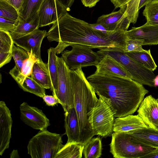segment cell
<instances>
[{"label":"cell","instance_id":"1","mask_svg":"<svg viewBox=\"0 0 158 158\" xmlns=\"http://www.w3.org/2000/svg\"><path fill=\"white\" fill-rule=\"evenodd\" d=\"M126 32L106 37L92 28L88 23L72 16L67 12L53 24L47 33L49 41L58 42L55 48L56 54L73 44L90 46L105 51H124L127 37Z\"/></svg>","mask_w":158,"mask_h":158},{"label":"cell","instance_id":"2","mask_svg":"<svg viewBox=\"0 0 158 158\" xmlns=\"http://www.w3.org/2000/svg\"><path fill=\"white\" fill-rule=\"evenodd\" d=\"M86 78L97 94L110 99L116 112L115 117L134 113L149 92L132 79L94 73Z\"/></svg>","mask_w":158,"mask_h":158},{"label":"cell","instance_id":"3","mask_svg":"<svg viewBox=\"0 0 158 158\" xmlns=\"http://www.w3.org/2000/svg\"><path fill=\"white\" fill-rule=\"evenodd\" d=\"M70 75L74 94V107L79 125L80 143L84 146L95 135L88 121L87 114L98 98L81 68L70 70Z\"/></svg>","mask_w":158,"mask_h":158},{"label":"cell","instance_id":"4","mask_svg":"<svg viewBox=\"0 0 158 158\" xmlns=\"http://www.w3.org/2000/svg\"><path fill=\"white\" fill-rule=\"evenodd\" d=\"M110 152L115 158H139L157 148L145 144L127 132L112 135Z\"/></svg>","mask_w":158,"mask_h":158},{"label":"cell","instance_id":"5","mask_svg":"<svg viewBox=\"0 0 158 158\" xmlns=\"http://www.w3.org/2000/svg\"><path fill=\"white\" fill-rule=\"evenodd\" d=\"M94 106L87 114L88 120L95 135L112 136L116 111L110 99L100 94Z\"/></svg>","mask_w":158,"mask_h":158},{"label":"cell","instance_id":"6","mask_svg":"<svg viewBox=\"0 0 158 158\" xmlns=\"http://www.w3.org/2000/svg\"><path fill=\"white\" fill-rule=\"evenodd\" d=\"M63 146L60 134L41 130L29 140L27 153L32 158H55Z\"/></svg>","mask_w":158,"mask_h":158},{"label":"cell","instance_id":"7","mask_svg":"<svg viewBox=\"0 0 158 158\" xmlns=\"http://www.w3.org/2000/svg\"><path fill=\"white\" fill-rule=\"evenodd\" d=\"M97 52L101 56H110L120 64L132 77V79L143 85L154 86L156 76L153 71L136 62L121 51L99 50Z\"/></svg>","mask_w":158,"mask_h":158},{"label":"cell","instance_id":"8","mask_svg":"<svg viewBox=\"0 0 158 158\" xmlns=\"http://www.w3.org/2000/svg\"><path fill=\"white\" fill-rule=\"evenodd\" d=\"M70 50L62 52L61 57L70 70L82 67L96 66L102 56L92 50V47L76 44H71Z\"/></svg>","mask_w":158,"mask_h":158},{"label":"cell","instance_id":"9","mask_svg":"<svg viewBox=\"0 0 158 158\" xmlns=\"http://www.w3.org/2000/svg\"><path fill=\"white\" fill-rule=\"evenodd\" d=\"M57 87L53 96L60 101L64 111L74 107V94L71 80L70 69L61 57L57 56Z\"/></svg>","mask_w":158,"mask_h":158},{"label":"cell","instance_id":"10","mask_svg":"<svg viewBox=\"0 0 158 158\" xmlns=\"http://www.w3.org/2000/svg\"><path fill=\"white\" fill-rule=\"evenodd\" d=\"M20 118L26 125L40 131L47 130L50 121L42 111L23 102L19 106Z\"/></svg>","mask_w":158,"mask_h":158},{"label":"cell","instance_id":"11","mask_svg":"<svg viewBox=\"0 0 158 158\" xmlns=\"http://www.w3.org/2000/svg\"><path fill=\"white\" fill-rule=\"evenodd\" d=\"M67 12L57 0H44L38 14L39 27L54 23Z\"/></svg>","mask_w":158,"mask_h":158},{"label":"cell","instance_id":"12","mask_svg":"<svg viewBox=\"0 0 158 158\" xmlns=\"http://www.w3.org/2000/svg\"><path fill=\"white\" fill-rule=\"evenodd\" d=\"M127 7V4L117 11L102 15L98 18L96 23L101 24L109 31L126 32L131 23L125 14Z\"/></svg>","mask_w":158,"mask_h":158},{"label":"cell","instance_id":"13","mask_svg":"<svg viewBox=\"0 0 158 158\" xmlns=\"http://www.w3.org/2000/svg\"><path fill=\"white\" fill-rule=\"evenodd\" d=\"M138 115L149 127L158 131V101L152 95L144 98L137 110Z\"/></svg>","mask_w":158,"mask_h":158},{"label":"cell","instance_id":"14","mask_svg":"<svg viewBox=\"0 0 158 158\" xmlns=\"http://www.w3.org/2000/svg\"><path fill=\"white\" fill-rule=\"evenodd\" d=\"M47 32L45 30L39 29L19 38L13 39L14 44L27 52H31L35 57L42 60L40 55V47L43 39L47 37Z\"/></svg>","mask_w":158,"mask_h":158},{"label":"cell","instance_id":"15","mask_svg":"<svg viewBox=\"0 0 158 158\" xmlns=\"http://www.w3.org/2000/svg\"><path fill=\"white\" fill-rule=\"evenodd\" d=\"M13 123L10 110L3 101L0 102V155L8 148Z\"/></svg>","mask_w":158,"mask_h":158},{"label":"cell","instance_id":"16","mask_svg":"<svg viewBox=\"0 0 158 158\" xmlns=\"http://www.w3.org/2000/svg\"><path fill=\"white\" fill-rule=\"evenodd\" d=\"M101 56L100 61L95 66L96 69L94 74L132 79L125 69L112 57L107 55Z\"/></svg>","mask_w":158,"mask_h":158},{"label":"cell","instance_id":"17","mask_svg":"<svg viewBox=\"0 0 158 158\" xmlns=\"http://www.w3.org/2000/svg\"><path fill=\"white\" fill-rule=\"evenodd\" d=\"M126 33L128 38L142 40L143 45L158 44V25L146 23L139 27H132Z\"/></svg>","mask_w":158,"mask_h":158},{"label":"cell","instance_id":"18","mask_svg":"<svg viewBox=\"0 0 158 158\" xmlns=\"http://www.w3.org/2000/svg\"><path fill=\"white\" fill-rule=\"evenodd\" d=\"M148 127L138 115L130 114L115 119L113 132H126Z\"/></svg>","mask_w":158,"mask_h":158},{"label":"cell","instance_id":"19","mask_svg":"<svg viewBox=\"0 0 158 158\" xmlns=\"http://www.w3.org/2000/svg\"><path fill=\"white\" fill-rule=\"evenodd\" d=\"M64 115L65 130L64 134L66 135L68 137L67 142H74L80 143L79 125L77 115L74 107L65 112Z\"/></svg>","mask_w":158,"mask_h":158},{"label":"cell","instance_id":"20","mask_svg":"<svg viewBox=\"0 0 158 158\" xmlns=\"http://www.w3.org/2000/svg\"><path fill=\"white\" fill-rule=\"evenodd\" d=\"M31 77L42 87L46 89L52 88L51 81L48 63L39 59L33 65Z\"/></svg>","mask_w":158,"mask_h":158},{"label":"cell","instance_id":"21","mask_svg":"<svg viewBox=\"0 0 158 158\" xmlns=\"http://www.w3.org/2000/svg\"><path fill=\"white\" fill-rule=\"evenodd\" d=\"M14 44L10 32L0 30V68L10 61Z\"/></svg>","mask_w":158,"mask_h":158},{"label":"cell","instance_id":"22","mask_svg":"<svg viewBox=\"0 0 158 158\" xmlns=\"http://www.w3.org/2000/svg\"><path fill=\"white\" fill-rule=\"evenodd\" d=\"M44 1L24 0L19 11V20H29L38 16L39 10Z\"/></svg>","mask_w":158,"mask_h":158},{"label":"cell","instance_id":"23","mask_svg":"<svg viewBox=\"0 0 158 158\" xmlns=\"http://www.w3.org/2000/svg\"><path fill=\"white\" fill-rule=\"evenodd\" d=\"M142 142L158 149V131L149 127L127 132Z\"/></svg>","mask_w":158,"mask_h":158},{"label":"cell","instance_id":"24","mask_svg":"<svg viewBox=\"0 0 158 158\" xmlns=\"http://www.w3.org/2000/svg\"><path fill=\"white\" fill-rule=\"evenodd\" d=\"M39 28L38 16L27 21L19 20L16 29L10 34L13 39L19 38L27 35Z\"/></svg>","mask_w":158,"mask_h":158},{"label":"cell","instance_id":"25","mask_svg":"<svg viewBox=\"0 0 158 158\" xmlns=\"http://www.w3.org/2000/svg\"><path fill=\"white\" fill-rule=\"evenodd\" d=\"M84 145L80 143L67 142L56 154L55 158H81Z\"/></svg>","mask_w":158,"mask_h":158},{"label":"cell","instance_id":"26","mask_svg":"<svg viewBox=\"0 0 158 158\" xmlns=\"http://www.w3.org/2000/svg\"><path fill=\"white\" fill-rule=\"evenodd\" d=\"M24 91L42 98L46 95L45 89L35 81L31 76H27L15 80Z\"/></svg>","mask_w":158,"mask_h":158},{"label":"cell","instance_id":"27","mask_svg":"<svg viewBox=\"0 0 158 158\" xmlns=\"http://www.w3.org/2000/svg\"><path fill=\"white\" fill-rule=\"evenodd\" d=\"M48 70L50 76L52 88L51 89L54 96L56 90L58 83V70L56 52L55 48H51L48 50Z\"/></svg>","mask_w":158,"mask_h":158},{"label":"cell","instance_id":"28","mask_svg":"<svg viewBox=\"0 0 158 158\" xmlns=\"http://www.w3.org/2000/svg\"><path fill=\"white\" fill-rule=\"evenodd\" d=\"M124 52L136 62L149 69L153 71L156 69L157 66L151 55L150 49L147 52Z\"/></svg>","mask_w":158,"mask_h":158},{"label":"cell","instance_id":"29","mask_svg":"<svg viewBox=\"0 0 158 158\" xmlns=\"http://www.w3.org/2000/svg\"><path fill=\"white\" fill-rule=\"evenodd\" d=\"M27 52L29 56V57L24 62L21 71L20 72L15 66L9 72L10 74L14 80L31 76L34 64L38 59L35 57L31 52Z\"/></svg>","mask_w":158,"mask_h":158},{"label":"cell","instance_id":"30","mask_svg":"<svg viewBox=\"0 0 158 158\" xmlns=\"http://www.w3.org/2000/svg\"><path fill=\"white\" fill-rule=\"evenodd\" d=\"M102 150L100 138H92L84 145L83 154L85 158H98L101 156Z\"/></svg>","mask_w":158,"mask_h":158},{"label":"cell","instance_id":"31","mask_svg":"<svg viewBox=\"0 0 158 158\" xmlns=\"http://www.w3.org/2000/svg\"><path fill=\"white\" fill-rule=\"evenodd\" d=\"M143 14L146 19V23L158 25V0H152L147 3Z\"/></svg>","mask_w":158,"mask_h":158},{"label":"cell","instance_id":"32","mask_svg":"<svg viewBox=\"0 0 158 158\" xmlns=\"http://www.w3.org/2000/svg\"><path fill=\"white\" fill-rule=\"evenodd\" d=\"M0 17L19 21L18 11L6 1L0 0Z\"/></svg>","mask_w":158,"mask_h":158},{"label":"cell","instance_id":"33","mask_svg":"<svg viewBox=\"0 0 158 158\" xmlns=\"http://www.w3.org/2000/svg\"><path fill=\"white\" fill-rule=\"evenodd\" d=\"M12 57L15 63V66L20 72L25 60L29 56L26 50L19 47L15 46L14 44L12 47Z\"/></svg>","mask_w":158,"mask_h":158},{"label":"cell","instance_id":"34","mask_svg":"<svg viewBox=\"0 0 158 158\" xmlns=\"http://www.w3.org/2000/svg\"><path fill=\"white\" fill-rule=\"evenodd\" d=\"M140 0H130L127 3L125 14L131 23H135L137 20L139 10L138 7Z\"/></svg>","mask_w":158,"mask_h":158},{"label":"cell","instance_id":"35","mask_svg":"<svg viewBox=\"0 0 158 158\" xmlns=\"http://www.w3.org/2000/svg\"><path fill=\"white\" fill-rule=\"evenodd\" d=\"M143 41L142 40L132 39L127 38L124 52H147L142 47Z\"/></svg>","mask_w":158,"mask_h":158},{"label":"cell","instance_id":"36","mask_svg":"<svg viewBox=\"0 0 158 158\" xmlns=\"http://www.w3.org/2000/svg\"><path fill=\"white\" fill-rule=\"evenodd\" d=\"M18 22L19 21L12 20L0 17V30L11 32L16 29Z\"/></svg>","mask_w":158,"mask_h":158},{"label":"cell","instance_id":"37","mask_svg":"<svg viewBox=\"0 0 158 158\" xmlns=\"http://www.w3.org/2000/svg\"><path fill=\"white\" fill-rule=\"evenodd\" d=\"M46 104L49 106H54L58 103L60 104L58 99L52 95H45L42 97Z\"/></svg>","mask_w":158,"mask_h":158},{"label":"cell","instance_id":"38","mask_svg":"<svg viewBox=\"0 0 158 158\" xmlns=\"http://www.w3.org/2000/svg\"><path fill=\"white\" fill-rule=\"evenodd\" d=\"M24 0H7V1L14 6L18 12L20 10Z\"/></svg>","mask_w":158,"mask_h":158},{"label":"cell","instance_id":"39","mask_svg":"<svg viewBox=\"0 0 158 158\" xmlns=\"http://www.w3.org/2000/svg\"><path fill=\"white\" fill-rule=\"evenodd\" d=\"M130 0H110L115 8H120L127 4Z\"/></svg>","mask_w":158,"mask_h":158},{"label":"cell","instance_id":"40","mask_svg":"<svg viewBox=\"0 0 158 158\" xmlns=\"http://www.w3.org/2000/svg\"><path fill=\"white\" fill-rule=\"evenodd\" d=\"M67 9V11L70 10V8L74 0H57Z\"/></svg>","mask_w":158,"mask_h":158},{"label":"cell","instance_id":"41","mask_svg":"<svg viewBox=\"0 0 158 158\" xmlns=\"http://www.w3.org/2000/svg\"><path fill=\"white\" fill-rule=\"evenodd\" d=\"M100 0H81L83 5L85 7L89 8L95 6L96 3Z\"/></svg>","mask_w":158,"mask_h":158},{"label":"cell","instance_id":"42","mask_svg":"<svg viewBox=\"0 0 158 158\" xmlns=\"http://www.w3.org/2000/svg\"><path fill=\"white\" fill-rule=\"evenodd\" d=\"M143 158H158V149L152 151Z\"/></svg>","mask_w":158,"mask_h":158},{"label":"cell","instance_id":"43","mask_svg":"<svg viewBox=\"0 0 158 158\" xmlns=\"http://www.w3.org/2000/svg\"><path fill=\"white\" fill-rule=\"evenodd\" d=\"M152 0H140L138 7V10H139L146 5Z\"/></svg>","mask_w":158,"mask_h":158},{"label":"cell","instance_id":"44","mask_svg":"<svg viewBox=\"0 0 158 158\" xmlns=\"http://www.w3.org/2000/svg\"><path fill=\"white\" fill-rule=\"evenodd\" d=\"M10 158H19L18 150H13L10 154Z\"/></svg>","mask_w":158,"mask_h":158},{"label":"cell","instance_id":"45","mask_svg":"<svg viewBox=\"0 0 158 158\" xmlns=\"http://www.w3.org/2000/svg\"><path fill=\"white\" fill-rule=\"evenodd\" d=\"M154 86H158V75L156 76L154 79Z\"/></svg>","mask_w":158,"mask_h":158},{"label":"cell","instance_id":"46","mask_svg":"<svg viewBox=\"0 0 158 158\" xmlns=\"http://www.w3.org/2000/svg\"><path fill=\"white\" fill-rule=\"evenodd\" d=\"M3 0V1H7V0Z\"/></svg>","mask_w":158,"mask_h":158},{"label":"cell","instance_id":"47","mask_svg":"<svg viewBox=\"0 0 158 158\" xmlns=\"http://www.w3.org/2000/svg\"><path fill=\"white\" fill-rule=\"evenodd\" d=\"M157 99V100H158V98Z\"/></svg>","mask_w":158,"mask_h":158},{"label":"cell","instance_id":"48","mask_svg":"<svg viewBox=\"0 0 158 158\" xmlns=\"http://www.w3.org/2000/svg\"></svg>","mask_w":158,"mask_h":158}]
</instances>
